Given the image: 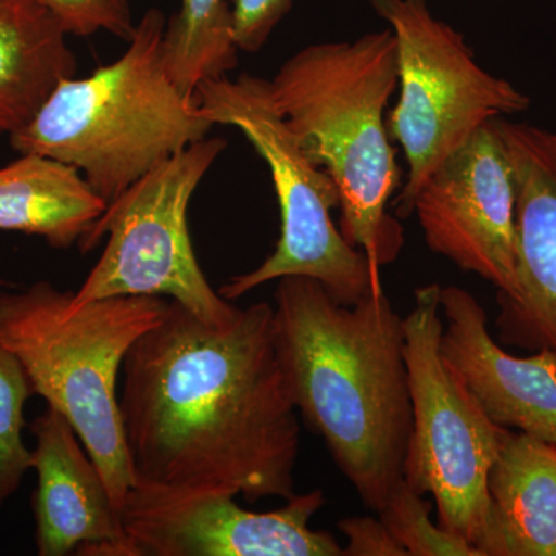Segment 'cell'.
<instances>
[{"mask_svg": "<svg viewBox=\"0 0 556 556\" xmlns=\"http://www.w3.org/2000/svg\"><path fill=\"white\" fill-rule=\"evenodd\" d=\"M397 43L401 98L388 121L404 149L408 178L394 206L413 214L424 182L481 127L529 109L508 80L479 67L463 35L437 20L427 0H369Z\"/></svg>", "mask_w": 556, "mask_h": 556, "instance_id": "cell-9", "label": "cell"}, {"mask_svg": "<svg viewBox=\"0 0 556 556\" xmlns=\"http://www.w3.org/2000/svg\"><path fill=\"white\" fill-rule=\"evenodd\" d=\"M50 11L68 36L97 35L109 33L123 40H129L137 22L131 11V0H36Z\"/></svg>", "mask_w": 556, "mask_h": 556, "instance_id": "cell-21", "label": "cell"}, {"mask_svg": "<svg viewBox=\"0 0 556 556\" xmlns=\"http://www.w3.org/2000/svg\"><path fill=\"white\" fill-rule=\"evenodd\" d=\"M294 0H233L232 25L237 49L257 53L292 9Z\"/></svg>", "mask_w": 556, "mask_h": 556, "instance_id": "cell-22", "label": "cell"}, {"mask_svg": "<svg viewBox=\"0 0 556 556\" xmlns=\"http://www.w3.org/2000/svg\"><path fill=\"white\" fill-rule=\"evenodd\" d=\"M109 203L76 167L21 153L0 167V230L40 237L54 249L78 244Z\"/></svg>", "mask_w": 556, "mask_h": 556, "instance_id": "cell-17", "label": "cell"}, {"mask_svg": "<svg viewBox=\"0 0 556 556\" xmlns=\"http://www.w3.org/2000/svg\"><path fill=\"white\" fill-rule=\"evenodd\" d=\"M38 473L33 497L35 543L40 556H129L119 511L75 428L47 407L30 426Z\"/></svg>", "mask_w": 556, "mask_h": 556, "instance_id": "cell-14", "label": "cell"}, {"mask_svg": "<svg viewBox=\"0 0 556 556\" xmlns=\"http://www.w3.org/2000/svg\"><path fill=\"white\" fill-rule=\"evenodd\" d=\"M517 190V287L496 295L500 340L519 350L556 351V131L493 121Z\"/></svg>", "mask_w": 556, "mask_h": 556, "instance_id": "cell-12", "label": "cell"}, {"mask_svg": "<svg viewBox=\"0 0 556 556\" xmlns=\"http://www.w3.org/2000/svg\"><path fill=\"white\" fill-rule=\"evenodd\" d=\"M338 527L348 540L343 556H408L380 518H345Z\"/></svg>", "mask_w": 556, "mask_h": 556, "instance_id": "cell-23", "label": "cell"}, {"mask_svg": "<svg viewBox=\"0 0 556 556\" xmlns=\"http://www.w3.org/2000/svg\"><path fill=\"white\" fill-rule=\"evenodd\" d=\"M441 316V287L416 289L415 306L404 317L413 404L404 481L434 497L442 529L478 548L489 522V473L508 428L486 416L445 364Z\"/></svg>", "mask_w": 556, "mask_h": 556, "instance_id": "cell-8", "label": "cell"}, {"mask_svg": "<svg viewBox=\"0 0 556 556\" xmlns=\"http://www.w3.org/2000/svg\"><path fill=\"white\" fill-rule=\"evenodd\" d=\"M31 396L35 391L24 365L0 342V508L31 470V450L22 437L24 408Z\"/></svg>", "mask_w": 556, "mask_h": 556, "instance_id": "cell-19", "label": "cell"}, {"mask_svg": "<svg viewBox=\"0 0 556 556\" xmlns=\"http://www.w3.org/2000/svg\"><path fill=\"white\" fill-rule=\"evenodd\" d=\"M486 485L482 556H556V444L507 430Z\"/></svg>", "mask_w": 556, "mask_h": 556, "instance_id": "cell-15", "label": "cell"}, {"mask_svg": "<svg viewBox=\"0 0 556 556\" xmlns=\"http://www.w3.org/2000/svg\"><path fill=\"white\" fill-rule=\"evenodd\" d=\"M228 142L204 138L164 161L109 203L79 241L89 254L108 237L97 265L76 291L73 305L113 295L174 300L214 328L229 327L240 311L211 287L190 241L193 193Z\"/></svg>", "mask_w": 556, "mask_h": 556, "instance_id": "cell-7", "label": "cell"}, {"mask_svg": "<svg viewBox=\"0 0 556 556\" xmlns=\"http://www.w3.org/2000/svg\"><path fill=\"white\" fill-rule=\"evenodd\" d=\"M197 104L214 126L233 127L265 160L280 207V239L258 268L230 278L219 294L237 300L288 276L320 281L336 302L353 306L369 292L383 291L367 255L336 228L331 211L340 193L327 172L309 163L281 118L269 80L243 73L201 83Z\"/></svg>", "mask_w": 556, "mask_h": 556, "instance_id": "cell-6", "label": "cell"}, {"mask_svg": "<svg viewBox=\"0 0 556 556\" xmlns=\"http://www.w3.org/2000/svg\"><path fill=\"white\" fill-rule=\"evenodd\" d=\"M228 0H179L164 31V64L182 93L201 83L228 76L239 65Z\"/></svg>", "mask_w": 556, "mask_h": 556, "instance_id": "cell-18", "label": "cell"}, {"mask_svg": "<svg viewBox=\"0 0 556 556\" xmlns=\"http://www.w3.org/2000/svg\"><path fill=\"white\" fill-rule=\"evenodd\" d=\"M399 86L393 31L314 43L281 64L270 97L303 155L334 179L340 232L372 273L397 257L402 229L387 204L401 182L383 112Z\"/></svg>", "mask_w": 556, "mask_h": 556, "instance_id": "cell-3", "label": "cell"}, {"mask_svg": "<svg viewBox=\"0 0 556 556\" xmlns=\"http://www.w3.org/2000/svg\"><path fill=\"white\" fill-rule=\"evenodd\" d=\"M447 320L441 354L497 426L556 444V351L517 357L490 334L486 314L464 288H441Z\"/></svg>", "mask_w": 556, "mask_h": 556, "instance_id": "cell-13", "label": "cell"}, {"mask_svg": "<svg viewBox=\"0 0 556 556\" xmlns=\"http://www.w3.org/2000/svg\"><path fill=\"white\" fill-rule=\"evenodd\" d=\"M68 35L36 0H0V137L24 129L78 68Z\"/></svg>", "mask_w": 556, "mask_h": 556, "instance_id": "cell-16", "label": "cell"}, {"mask_svg": "<svg viewBox=\"0 0 556 556\" xmlns=\"http://www.w3.org/2000/svg\"><path fill=\"white\" fill-rule=\"evenodd\" d=\"M167 17L150 9L118 60L67 78L10 146L76 167L112 203L150 170L215 127L164 64Z\"/></svg>", "mask_w": 556, "mask_h": 556, "instance_id": "cell-4", "label": "cell"}, {"mask_svg": "<svg viewBox=\"0 0 556 556\" xmlns=\"http://www.w3.org/2000/svg\"><path fill=\"white\" fill-rule=\"evenodd\" d=\"M325 503L317 489L257 514L229 493L134 484L119 517L129 556H343L331 533L309 527Z\"/></svg>", "mask_w": 556, "mask_h": 556, "instance_id": "cell-10", "label": "cell"}, {"mask_svg": "<svg viewBox=\"0 0 556 556\" xmlns=\"http://www.w3.org/2000/svg\"><path fill=\"white\" fill-rule=\"evenodd\" d=\"M430 511V501L402 481L388 497L379 517L408 556H482L464 538L434 525Z\"/></svg>", "mask_w": 556, "mask_h": 556, "instance_id": "cell-20", "label": "cell"}, {"mask_svg": "<svg viewBox=\"0 0 556 556\" xmlns=\"http://www.w3.org/2000/svg\"><path fill=\"white\" fill-rule=\"evenodd\" d=\"M121 378L134 484L214 490L249 503L295 495L300 424L269 303L214 328L169 299L130 348Z\"/></svg>", "mask_w": 556, "mask_h": 556, "instance_id": "cell-1", "label": "cell"}, {"mask_svg": "<svg viewBox=\"0 0 556 556\" xmlns=\"http://www.w3.org/2000/svg\"><path fill=\"white\" fill-rule=\"evenodd\" d=\"M10 288V281L3 280V278H0V292L3 291V289Z\"/></svg>", "mask_w": 556, "mask_h": 556, "instance_id": "cell-24", "label": "cell"}, {"mask_svg": "<svg viewBox=\"0 0 556 556\" xmlns=\"http://www.w3.org/2000/svg\"><path fill=\"white\" fill-rule=\"evenodd\" d=\"M73 291L39 280L0 292V342L38 396L67 417L119 511L134 485L118 404L124 358L166 313L169 299L113 295L73 305Z\"/></svg>", "mask_w": 556, "mask_h": 556, "instance_id": "cell-5", "label": "cell"}, {"mask_svg": "<svg viewBox=\"0 0 556 556\" xmlns=\"http://www.w3.org/2000/svg\"><path fill=\"white\" fill-rule=\"evenodd\" d=\"M274 332L298 413L379 514L404 481L413 430L404 317L386 291L346 306L320 281L288 276L278 280Z\"/></svg>", "mask_w": 556, "mask_h": 556, "instance_id": "cell-2", "label": "cell"}, {"mask_svg": "<svg viewBox=\"0 0 556 556\" xmlns=\"http://www.w3.org/2000/svg\"><path fill=\"white\" fill-rule=\"evenodd\" d=\"M413 214L428 248L490 281L496 295L517 287V190L495 124H486L424 182Z\"/></svg>", "mask_w": 556, "mask_h": 556, "instance_id": "cell-11", "label": "cell"}]
</instances>
